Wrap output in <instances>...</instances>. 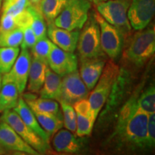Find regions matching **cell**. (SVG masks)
Wrapping results in <instances>:
<instances>
[{
  "label": "cell",
  "instance_id": "6da1fadb",
  "mask_svg": "<svg viewBox=\"0 0 155 155\" xmlns=\"http://www.w3.org/2000/svg\"><path fill=\"white\" fill-rule=\"evenodd\" d=\"M148 114L139 107L133 97L120 111L114 137L120 144L131 150H148L147 127Z\"/></svg>",
  "mask_w": 155,
  "mask_h": 155
},
{
  "label": "cell",
  "instance_id": "7a4b0ae2",
  "mask_svg": "<svg viewBox=\"0 0 155 155\" xmlns=\"http://www.w3.org/2000/svg\"><path fill=\"white\" fill-rule=\"evenodd\" d=\"M155 52L154 26L149 25L147 28L134 35L125 56L128 61L137 66H141L154 55Z\"/></svg>",
  "mask_w": 155,
  "mask_h": 155
},
{
  "label": "cell",
  "instance_id": "3957f363",
  "mask_svg": "<svg viewBox=\"0 0 155 155\" xmlns=\"http://www.w3.org/2000/svg\"><path fill=\"white\" fill-rule=\"evenodd\" d=\"M81 29L76 47L81 61L102 58L105 53L101 45L99 25L94 14L90 17L88 15V19Z\"/></svg>",
  "mask_w": 155,
  "mask_h": 155
},
{
  "label": "cell",
  "instance_id": "277c9868",
  "mask_svg": "<svg viewBox=\"0 0 155 155\" xmlns=\"http://www.w3.org/2000/svg\"><path fill=\"white\" fill-rule=\"evenodd\" d=\"M91 6L88 0H68L53 24L68 30H81L88 19Z\"/></svg>",
  "mask_w": 155,
  "mask_h": 155
},
{
  "label": "cell",
  "instance_id": "5b68a950",
  "mask_svg": "<svg viewBox=\"0 0 155 155\" xmlns=\"http://www.w3.org/2000/svg\"><path fill=\"white\" fill-rule=\"evenodd\" d=\"M119 73V66L114 62L110 61L106 63V65L105 64L98 82L93 88V91L90 94L88 101L96 118L103 106L107 102L112 86Z\"/></svg>",
  "mask_w": 155,
  "mask_h": 155
},
{
  "label": "cell",
  "instance_id": "8992f818",
  "mask_svg": "<svg viewBox=\"0 0 155 155\" xmlns=\"http://www.w3.org/2000/svg\"><path fill=\"white\" fill-rule=\"evenodd\" d=\"M130 2L127 0H106L96 5V9L106 22L126 34L131 28L127 16Z\"/></svg>",
  "mask_w": 155,
  "mask_h": 155
},
{
  "label": "cell",
  "instance_id": "52a82bcc",
  "mask_svg": "<svg viewBox=\"0 0 155 155\" xmlns=\"http://www.w3.org/2000/svg\"><path fill=\"white\" fill-rule=\"evenodd\" d=\"M93 14L100 28L101 45L104 53L111 59H116L121 53L124 34L119 29L106 22L98 12Z\"/></svg>",
  "mask_w": 155,
  "mask_h": 155
},
{
  "label": "cell",
  "instance_id": "ba28073f",
  "mask_svg": "<svg viewBox=\"0 0 155 155\" xmlns=\"http://www.w3.org/2000/svg\"><path fill=\"white\" fill-rule=\"evenodd\" d=\"M2 113L0 120L10 126L23 140L35 149L39 154H44L50 150L49 144L45 142L25 124L15 110H6Z\"/></svg>",
  "mask_w": 155,
  "mask_h": 155
},
{
  "label": "cell",
  "instance_id": "9c48e42d",
  "mask_svg": "<svg viewBox=\"0 0 155 155\" xmlns=\"http://www.w3.org/2000/svg\"><path fill=\"white\" fill-rule=\"evenodd\" d=\"M32 55L29 49H21L16 61L8 73L2 76V83L12 82L17 86L19 94L24 93L28 84Z\"/></svg>",
  "mask_w": 155,
  "mask_h": 155
},
{
  "label": "cell",
  "instance_id": "30bf717a",
  "mask_svg": "<svg viewBox=\"0 0 155 155\" xmlns=\"http://www.w3.org/2000/svg\"><path fill=\"white\" fill-rule=\"evenodd\" d=\"M88 97V89L81 79L78 71L64 75L61 81V91L60 102L73 105Z\"/></svg>",
  "mask_w": 155,
  "mask_h": 155
},
{
  "label": "cell",
  "instance_id": "8fae6325",
  "mask_svg": "<svg viewBox=\"0 0 155 155\" xmlns=\"http://www.w3.org/2000/svg\"><path fill=\"white\" fill-rule=\"evenodd\" d=\"M155 12V0H131L127 16L131 27L138 31L150 24Z\"/></svg>",
  "mask_w": 155,
  "mask_h": 155
},
{
  "label": "cell",
  "instance_id": "7c38bea8",
  "mask_svg": "<svg viewBox=\"0 0 155 155\" xmlns=\"http://www.w3.org/2000/svg\"><path fill=\"white\" fill-rule=\"evenodd\" d=\"M48 66L53 72L63 77L77 71V56L72 52L65 51L54 44L48 58Z\"/></svg>",
  "mask_w": 155,
  "mask_h": 155
},
{
  "label": "cell",
  "instance_id": "4fadbf2b",
  "mask_svg": "<svg viewBox=\"0 0 155 155\" xmlns=\"http://www.w3.org/2000/svg\"><path fill=\"white\" fill-rule=\"evenodd\" d=\"M0 145L7 151L22 152L30 155L40 154L17 134L14 129L0 120Z\"/></svg>",
  "mask_w": 155,
  "mask_h": 155
},
{
  "label": "cell",
  "instance_id": "5bb4252c",
  "mask_svg": "<svg viewBox=\"0 0 155 155\" xmlns=\"http://www.w3.org/2000/svg\"><path fill=\"white\" fill-rule=\"evenodd\" d=\"M53 146L58 152L75 154L82 152L86 145L83 137L73 134L68 129H60L54 136Z\"/></svg>",
  "mask_w": 155,
  "mask_h": 155
},
{
  "label": "cell",
  "instance_id": "9a60e30c",
  "mask_svg": "<svg viewBox=\"0 0 155 155\" xmlns=\"http://www.w3.org/2000/svg\"><path fill=\"white\" fill-rule=\"evenodd\" d=\"M79 30H68L58 28L53 23L48 24L47 35L61 49L68 52L75 51L79 37Z\"/></svg>",
  "mask_w": 155,
  "mask_h": 155
},
{
  "label": "cell",
  "instance_id": "2e32d148",
  "mask_svg": "<svg viewBox=\"0 0 155 155\" xmlns=\"http://www.w3.org/2000/svg\"><path fill=\"white\" fill-rule=\"evenodd\" d=\"M106 62L102 58L81 61L80 75L88 91L93 90L101 75Z\"/></svg>",
  "mask_w": 155,
  "mask_h": 155
},
{
  "label": "cell",
  "instance_id": "e0dca14e",
  "mask_svg": "<svg viewBox=\"0 0 155 155\" xmlns=\"http://www.w3.org/2000/svg\"><path fill=\"white\" fill-rule=\"evenodd\" d=\"M13 110H15L19 114L25 124L32 129L36 134H38L40 138L43 139L45 142L49 144L50 137L39 124L34 112L29 107L22 97H19L17 106L13 108Z\"/></svg>",
  "mask_w": 155,
  "mask_h": 155
},
{
  "label": "cell",
  "instance_id": "ac0fdd59",
  "mask_svg": "<svg viewBox=\"0 0 155 155\" xmlns=\"http://www.w3.org/2000/svg\"><path fill=\"white\" fill-rule=\"evenodd\" d=\"M48 64L37 58H32L28 80V90L32 94H38L43 86Z\"/></svg>",
  "mask_w": 155,
  "mask_h": 155
},
{
  "label": "cell",
  "instance_id": "d6986e66",
  "mask_svg": "<svg viewBox=\"0 0 155 155\" xmlns=\"http://www.w3.org/2000/svg\"><path fill=\"white\" fill-rule=\"evenodd\" d=\"M61 76L48 68L43 86L39 91L41 98L60 101L61 91Z\"/></svg>",
  "mask_w": 155,
  "mask_h": 155
},
{
  "label": "cell",
  "instance_id": "ffe728a7",
  "mask_svg": "<svg viewBox=\"0 0 155 155\" xmlns=\"http://www.w3.org/2000/svg\"><path fill=\"white\" fill-rule=\"evenodd\" d=\"M23 99L33 112L38 113H50L58 114L60 111L59 104L55 100L49 98H37L32 93H28L24 95Z\"/></svg>",
  "mask_w": 155,
  "mask_h": 155
},
{
  "label": "cell",
  "instance_id": "44dd1931",
  "mask_svg": "<svg viewBox=\"0 0 155 155\" xmlns=\"http://www.w3.org/2000/svg\"><path fill=\"white\" fill-rule=\"evenodd\" d=\"M19 93L15 83H4L0 90V113L6 110L13 109L17 106Z\"/></svg>",
  "mask_w": 155,
  "mask_h": 155
},
{
  "label": "cell",
  "instance_id": "7402d4cb",
  "mask_svg": "<svg viewBox=\"0 0 155 155\" xmlns=\"http://www.w3.org/2000/svg\"><path fill=\"white\" fill-rule=\"evenodd\" d=\"M34 114L39 124L42 129L46 131V133L49 135L50 137L55 134L58 131L61 129L63 127V119L62 113L54 114L34 112Z\"/></svg>",
  "mask_w": 155,
  "mask_h": 155
},
{
  "label": "cell",
  "instance_id": "603a6c76",
  "mask_svg": "<svg viewBox=\"0 0 155 155\" xmlns=\"http://www.w3.org/2000/svg\"><path fill=\"white\" fill-rule=\"evenodd\" d=\"M68 0H41L38 7L47 24L53 23L61 14Z\"/></svg>",
  "mask_w": 155,
  "mask_h": 155
},
{
  "label": "cell",
  "instance_id": "cb8c5ba5",
  "mask_svg": "<svg viewBox=\"0 0 155 155\" xmlns=\"http://www.w3.org/2000/svg\"><path fill=\"white\" fill-rule=\"evenodd\" d=\"M28 8L32 17L30 27L33 30L37 39L39 40L47 37V25L38 6L30 4L28 6Z\"/></svg>",
  "mask_w": 155,
  "mask_h": 155
},
{
  "label": "cell",
  "instance_id": "d4e9b609",
  "mask_svg": "<svg viewBox=\"0 0 155 155\" xmlns=\"http://www.w3.org/2000/svg\"><path fill=\"white\" fill-rule=\"evenodd\" d=\"M19 53V47H0V73L2 75L10 71Z\"/></svg>",
  "mask_w": 155,
  "mask_h": 155
},
{
  "label": "cell",
  "instance_id": "484cf974",
  "mask_svg": "<svg viewBox=\"0 0 155 155\" xmlns=\"http://www.w3.org/2000/svg\"><path fill=\"white\" fill-rule=\"evenodd\" d=\"M54 43L48 37L39 39L31 49L32 58H37L48 64V58Z\"/></svg>",
  "mask_w": 155,
  "mask_h": 155
},
{
  "label": "cell",
  "instance_id": "4316f807",
  "mask_svg": "<svg viewBox=\"0 0 155 155\" xmlns=\"http://www.w3.org/2000/svg\"><path fill=\"white\" fill-rule=\"evenodd\" d=\"M23 38V31L21 28L0 32V47H19Z\"/></svg>",
  "mask_w": 155,
  "mask_h": 155
},
{
  "label": "cell",
  "instance_id": "83f0119b",
  "mask_svg": "<svg viewBox=\"0 0 155 155\" xmlns=\"http://www.w3.org/2000/svg\"><path fill=\"white\" fill-rule=\"evenodd\" d=\"M137 102L139 107L147 114L154 113L155 111V88L151 85L140 96L137 98Z\"/></svg>",
  "mask_w": 155,
  "mask_h": 155
},
{
  "label": "cell",
  "instance_id": "f1b7e54d",
  "mask_svg": "<svg viewBox=\"0 0 155 155\" xmlns=\"http://www.w3.org/2000/svg\"><path fill=\"white\" fill-rule=\"evenodd\" d=\"M96 119V118L93 116H86L76 114L75 134L80 137L90 136L92 132Z\"/></svg>",
  "mask_w": 155,
  "mask_h": 155
},
{
  "label": "cell",
  "instance_id": "f546056e",
  "mask_svg": "<svg viewBox=\"0 0 155 155\" xmlns=\"http://www.w3.org/2000/svg\"><path fill=\"white\" fill-rule=\"evenodd\" d=\"M63 114V126L73 133L76 131V114L73 105L65 102H61Z\"/></svg>",
  "mask_w": 155,
  "mask_h": 155
},
{
  "label": "cell",
  "instance_id": "4dcf8cb0",
  "mask_svg": "<svg viewBox=\"0 0 155 155\" xmlns=\"http://www.w3.org/2000/svg\"><path fill=\"white\" fill-rule=\"evenodd\" d=\"M147 148L151 149L154 147L155 144V114H148L147 127Z\"/></svg>",
  "mask_w": 155,
  "mask_h": 155
},
{
  "label": "cell",
  "instance_id": "1f68e13d",
  "mask_svg": "<svg viewBox=\"0 0 155 155\" xmlns=\"http://www.w3.org/2000/svg\"><path fill=\"white\" fill-rule=\"evenodd\" d=\"M30 4L29 0H16L5 9H2V13L10 15L15 17L22 12Z\"/></svg>",
  "mask_w": 155,
  "mask_h": 155
},
{
  "label": "cell",
  "instance_id": "d6a6232c",
  "mask_svg": "<svg viewBox=\"0 0 155 155\" xmlns=\"http://www.w3.org/2000/svg\"><path fill=\"white\" fill-rule=\"evenodd\" d=\"M32 17L28 7L23 10L22 12L19 13L18 15L15 17V25L17 28H19L22 30L27 27H30L32 23Z\"/></svg>",
  "mask_w": 155,
  "mask_h": 155
},
{
  "label": "cell",
  "instance_id": "836d02e7",
  "mask_svg": "<svg viewBox=\"0 0 155 155\" xmlns=\"http://www.w3.org/2000/svg\"><path fill=\"white\" fill-rule=\"evenodd\" d=\"M22 31L23 38L20 45L21 49H22V48L30 49L35 44L38 39H37L31 27H27V28L22 29Z\"/></svg>",
  "mask_w": 155,
  "mask_h": 155
},
{
  "label": "cell",
  "instance_id": "e575fe53",
  "mask_svg": "<svg viewBox=\"0 0 155 155\" xmlns=\"http://www.w3.org/2000/svg\"><path fill=\"white\" fill-rule=\"evenodd\" d=\"M15 28L17 27L15 25V17L10 15L2 13L0 19V32L8 31Z\"/></svg>",
  "mask_w": 155,
  "mask_h": 155
},
{
  "label": "cell",
  "instance_id": "d590c367",
  "mask_svg": "<svg viewBox=\"0 0 155 155\" xmlns=\"http://www.w3.org/2000/svg\"><path fill=\"white\" fill-rule=\"evenodd\" d=\"M15 1H16V0H3V3H2V9H5L6 7H8L9 5H10L11 4L14 2Z\"/></svg>",
  "mask_w": 155,
  "mask_h": 155
},
{
  "label": "cell",
  "instance_id": "8d00e7d4",
  "mask_svg": "<svg viewBox=\"0 0 155 155\" xmlns=\"http://www.w3.org/2000/svg\"><path fill=\"white\" fill-rule=\"evenodd\" d=\"M29 1H30V4H32V5L38 6L41 0H29Z\"/></svg>",
  "mask_w": 155,
  "mask_h": 155
},
{
  "label": "cell",
  "instance_id": "74e56055",
  "mask_svg": "<svg viewBox=\"0 0 155 155\" xmlns=\"http://www.w3.org/2000/svg\"><path fill=\"white\" fill-rule=\"evenodd\" d=\"M89 2H92V3H94V5H98V3H100V2H105V1H106V0H88Z\"/></svg>",
  "mask_w": 155,
  "mask_h": 155
},
{
  "label": "cell",
  "instance_id": "f35d334b",
  "mask_svg": "<svg viewBox=\"0 0 155 155\" xmlns=\"http://www.w3.org/2000/svg\"><path fill=\"white\" fill-rule=\"evenodd\" d=\"M6 152H7V150L0 145V154H6Z\"/></svg>",
  "mask_w": 155,
  "mask_h": 155
},
{
  "label": "cell",
  "instance_id": "ab89813d",
  "mask_svg": "<svg viewBox=\"0 0 155 155\" xmlns=\"http://www.w3.org/2000/svg\"><path fill=\"white\" fill-rule=\"evenodd\" d=\"M2 85V74L0 73V90H1Z\"/></svg>",
  "mask_w": 155,
  "mask_h": 155
},
{
  "label": "cell",
  "instance_id": "60d3db41",
  "mask_svg": "<svg viewBox=\"0 0 155 155\" xmlns=\"http://www.w3.org/2000/svg\"><path fill=\"white\" fill-rule=\"evenodd\" d=\"M2 3H3V0H0V10L2 9Z\"/></svg>",
  "mask_w": 155,
  "mask_h": 155
},
{
  "label": "cell",
  "instance_id": "b9f144b4",
  "mask_svg": "<svg viewBox=\"0 0 155 155\" xmlns=\"http://www.w3.org/2000/svg\"><path fill=\"white\" fill-rule=\"evenodd\" d=\"M127 1H130L131 2V0H127Z\"/></svg>",
  "mask_w": 155,
  "mask_h": 155
}]
</instances>
